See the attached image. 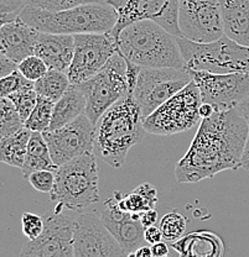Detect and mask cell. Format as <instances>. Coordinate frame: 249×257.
I'll return each mask as SVG.
<instances>
[{"label":"cell","instance_id":"28","mask_svg":"<svg viewBox=\"0 0 249 257\" xmlns=\"http://www.w3.org/2000/svg\"><path fill=\"white\" fill-rule=\"evenodd\" d=\"M25 127L17 106L9 98L0 99V138H5Z\"/></svg>","mask_w":249,"mask_h":257},{"label":"cell","instance_id":"9","mask_svg":"<svg viewBox=\"0 0 249 257\" xmlns=\"http://www.w3.org/2000/svg\"><path fill=\"white\" fill-rule=\"evenodd\" d=\"M191 80L192 74L187 68L141 67L133 95L140 106L144 119Z\"/></svg>","mask_w":249,"mask_h":257},{"label":"cell","instance_id":"15","mask_svg":"<svg viewBox=\"0 0 249 257\" xmlns=\"http://www.w3.org/2000/svg\"><path fill=\"white\" fill-rule=\"evenodd\" d=\"M44 216L45 226L39 237L29 240L20 256L33 257H74V219L62 213L47 211Z\"/></svg>","mask_w":249,"mask_h":257},{"label":"cell","instance_id":"37","mask_svg":"<svg viewBox=\"0 0 249 257\" xmlns=\"http://www.w3.org/2000/svg\"><path fill=\"white\" fill-rule=\"evenodd\" d=\"M237 109L240 111V114L244 116V119L247 120L248 127H249V95L239 104V105L237 106ZM240 168H244V170L249 171V134H248L247 145H245L244 154H243V157H242V163H240Z\"/></svg>","mask_w":249,"mask_h":257},{"label":"cell","instance_id":"40","mask_svg":"<svg viewBox=\"0 0 249 257\" xmlns=\"http://www.w3.org/2000/svg\"><path fill=\"white\" fill-rule=\"evenodd\" d=\"M140 221L144 227L152 226L157 221V211L155 209H149V210L143 211L140 214Z\"/></svg>","mask_w":249,"mask_h":257},{"label":"cell","instance_id":"12","mask_svg":"<svg viewBox=\"0 0 249 257\" xmlns=\"http://www.w3.org/2000/svg\"><path fill=\"white\" fill-rule=\"evenodd\" d=\"M117 10L118 20L111 34L118 37L125 26L140 20H152L175 36L179 29V0H107Z\"/></svg>","mask_w":249,"mask_h":257},{"label":"cell","instance_id":"41","mask_svg":"<svg viewBox=\"0 0 249 257\" xmlns=\"http://www.w3.org/2000/svg\"><path fill=\"white\" fill-rule=\"evenodd\" d=\"M151 252L154 257H166L169 256V246L166 242L159 241V242L151 245Z\"/></svg>","mask_w":249,"mask_h":257},{"label":"cell","instance_id":"19","mask_svg":"<svg viewBox=\"0 0 249 257\" xmlns=\"http://www.w3.org/2000/svg\"><path fill=\"white\" fill-rule=\"evenodd\" d=\"M74 52V36L67 34L39 32L35 55L44 60L49 68L67 72Z\"/></svg>","mask_w":249,"mask_h":257},{"label":"cell","instance_id":"8","mask_svg":"<svg viewBox=\"0 0 249 257\" xmlns=\"http://www.w3.org/2000/svg\"><path fill=\"white\" fill-rule=\"evenodd\" d=\"M77 85L87 99L86 115L96 125L107 109L130 92L127 78V61L117 52L97 74Z\"/></svg>","mask_w":249,"mask_h":257},{"label":"cell","instance_id":"4","mask_svg":"<svg viewBox=\"0 0 249 257\" xmlns=\"http://www.w3.org/2000/svg\"><path fill=\"white\" fill-rule=\"evenodd\" d=\"M19 18L40 32L76 35L111 32L117 24L118 14L108 3L79 5L60 12L25 5Z\"/></svg>","mask_w":249,"mask_h":257},{"label":"cell","instance_id":"10","mask_svg":"<svg viewBox=\"0 0 249 257\" xmlns=\"http://www.w3.org/2000/svg\"><path fill=\"white\" fill-rule=\"evenodd\" d=\"M72 62L67 69L71 84L90 79L106 66L118 52L117 39L111 32L76 34Z\"/></svg>","mask_w":249,"mask_h":257},{"label":"cell","instance_id":"42","mask_svg":"<svg viewBox=\"0 0 249 257\" xmlns=\"http://www.w3.org/2000/svg\"><path fill=\"white\" fill-rule=\"evenodd\" d=\"M132 257H151L152 256V252H151V247H149V246H140V247L136 248L135 251L130 255Z\"/></svg>","mask_w":249,"mask_h":257},{"label":"cell","instance_id":"14","mask_svg":"<svg viewBox=\"0 0 249 257\" xmlns=\"http://www.w3.org/2000/svg\"><path fill=\"white\" fill-rule=\"evenodd\" d=\"M42 134L56 166L63 165L81 155L93 152L95 124L86 112L63 126L46 130Z\"/></svg>","mask_w":249,"mask_h":257},{"label":"cell","instance_id":"24","mask_svg":"<svg viewBox=\"0 0 249 257\" xmlns=\"http://www.w3.org/2000/svg\"><path fill=\"white\" fill-rule=\"evenodd\" d=\"M113 194L117 198V204L120 210L138 215L149 209H155L157 203V189L150 183L140 184L129 194H123L119 191H116Z\"/></svg>","mask_w":249,"mask_h":257},{"label":"cell","instance_id":"16","mask_svg":"<svg viewBox=\"0 0 249 257\" xmlns=\"http://www.w3.org/2000/svg\"><path fill=\"white\" fill-rule=\"evenodd\" d=\"M74 257L127 256L118 240L95 213H82L74 218Z\"/></svg>","mask_w":249,"mask_h":257},{"label":"cell","instance_id":"31","mask_svg":"<svg viewBox=\"0 0 249 257\" xmlns=\"http://www.w3.org/2000/svg\"><path fill=\"white\" fill-rule=\"evenodd\" d=\"M28 5L40 8V9L50 10V12H60V10L71 9L86 4H101L107 3V0H26Z\"/></svg>","mask_w":249,"mask_h":257},{"label":"cell","instance_id":"36","mask_svg":"<svg viewBox=\"0 0 249 257\" xmlns=\"http://www.w3.org/2000/svg\"><path fill=\"white\" fill-rule=\"evenodd\" d=\"M25 5H28L26 0H0V28L15 20Z\"/></svg>","mask_w":249,"mask_h":257},{"label":"cell","instance_id":"32","mask_svg":"<svg viewBox=\"0 0 249 257\" xmlns=\"http://www.w3.org/2000/svg\"><path fill=\"white\" fill-rule=\"evenodd\" d=\"M18 69L25 78L31 82H36L49 71V67L39 56L31 55L18 63Z\"/></svg>","mask_w":249,"mask_h":257},{"label":"cell","instance_id":"5","mask_svg":"<svg viewBox=\"0 0 249 257\" xmlns=\"http://www.w3.org/2000/svg\"><path fill=\"white\" fill-rule=\"evenodd\" d=\"M49 194L50 200L56 203V213L62 209L79 213L100 202L97 156L91 152L57 166Z\"/></svg>","mask_w":249,"mask_h":257},{"label":"cell","instance_id":"6","mask_svg":"<svg viewBox=\"0 0 249 257\" xmlns=\"http://www.w3.org/2000/svg\"><path fill=\"white\" fill-rule=\"evenodd\" d=\"M185 67L192 71L212 73H249V46H243L227 37L207 44L178 37Z\"/></svg>","mask_w":249,"mask_h":257},{"label":"cell","instance_id":"23","mask_svg":"<svg viewBox=\"0 0 249 257\" xmlns=\"http://www.w3.org/2000/svg\"><path fill=\"white\" fill-rule=\"evenodd\" d=\"M56 168H57V166L53 163L49 150V145L45 140L44 134L39 133V131H33L28 144V152H26L25 162H24L23 167H21L24 178L28 179V177L35 172V171H55Z\"/></svg>","mask_w":249,"mask_h":257},{"label":"cell","instance_id":"1","mask_svg":"<svg viewBox=\"0 0 249 257\" xmlns=\"http://www.w3.org/2000/svg\"><path fill=\"white\" fill-rule=\"evenodd\" d=\"M249 127L237 108L215 110L200 126L185 156L176 163L179 183H197L240 167Z\"/></svg>","mask_w":249,"mask_h":257},{"label":"cell","instance_id":"13","mask_svg":"<svg viewBox=\"0 0 249 257\" xmlns=\"http://www.w3.org/2000/svg\"><path fill=\"white\" fill-rule=\"evenodd\" d=\"M192 79L199 87L202 103H208L215 110L237 108L249 95V73H212L192 71Z\"/></svg>","mask_w":249,"mask_h":257},{"label":"cell","instance_id":"35","mask_svg":"<svg viewBox=\"0 0 249 257\" xmlns=\"http://www.w3.org/2000/svg\"><path fill=\"white\" fill-rule=\"evenodd\" d=\"M28 181L37 192L50 193L55 184V171L39 170L28 177Z\"/></svg>","mask_w":249,"mask_h":257},{"label":"cell","instance_id":"43","mask_svg":"<svg viewBox=\"0 0 249 257\" xmlns=\"http://www.w3.org/2000/svg\"><path fill=\"white\" fill-rule=\"evenodd\" d=\"M215 112V108H213L211 104L208 103H202L200 106V116L201 119H205V117L211 116V115Z\"/></svg>","mask_w":249,"mask_h":257},{"label":"cell","instance_id":"26","mask_svg":"<svg viewBox=\"0 0 249 257\" xmlns=\"http://www.w3.org/2000/svg\"><path fill=\"white\" fill-rule=\"evenodd\" d=\"M71 85L67 72L49 68L40 79L34 82V88L39 95L57 101Z\"/></svg>","mask_w":249,"mask_h":257},{"label":"cell","instance_id":"2","mask_svg":"<svg viewBox=\"0 0 249 257\" xmlns=\"http://www.w3.org/2000/svg\"><path fill=\"white\" fill-rule=\"evenodd\" d=\"M144 117L133 92L127 93L102 114L95 125L93 152L113 168H120L134 145L141 143Z\"/></svg>","mask_w":249,"mask_h":257},{"label":"cell","instance_id":"20","mask_svg":"<svg viewBox=\"0 0 249 257\" xmlns=\"http://www.w3.org/2000/svg\"><path fill=\"white\" fill-rule=\"evenodd\" d=\"M184 257H221L224 255V243L218 235L208 230H197L184 235L170 243Z\"/></svg>","mask_w":249,"mask_h":257},{"label":"cell","instance_id":"29","mask_svg":"<svg viewBox=\"0 0 249 257\" xmlns=\"http://www.w3.org/2000/svg\"><path fill=\"white\" fill-rule=\"evenodd\" d=\"M187 227V219L179 211L174 210L165 214L160 220V230L162 232V239L166 242H174L185 235Z\"/></svg>","mask_w":249,"mask_h":257},{"label":"cell","instance_id":"38","mask_svg":"<svg viewBox=\"0 0 249 257\" xmlns=\"http://www.w3.org/2000/svg\"><path fill=\"white\" fill-rule=\"evenodd\" d=\"M144 237H145V242L150 243V245H154V243L162 240V232L160 230V227L152 225V226L145 227V230H144Z\"/></svg>","mask_w":249,"mask_h":257},{"label":"cell","instance_id":"21","mask_svg":"<svg viewBox=\"0 0 249 257\" xmlns=\"http://www.w3.org/2000/svg\"><path fill=\"white\" fill-rule=\"evenodd\" d=\"M224 35L249 46V0H219Z\"/></svg>","mask_w":249,"mask_h":257},{"label":"cell","instance_id":"30","mask_svg":"<svg viewBox=\"0 0 249 257\" xmlns=\"http://www.w3.org/2000/svg\"><path fill=\"white\" fill-rule=\"evenodd\" d=\"M37 96H39V94L35 90L34 85H29V87L23 88V89L13 93L9 96V99H12L14 105L17 106L19 114H20L21 119L24 121L28 119L29 115L34 110L35 105L37 103Z\"/></svg>","mask_w":249,"mask_h":257},{"label":"cell","instance_id":"34","mask_svg":"<svg viewBox=\"0 0 249 257\" xmlns=\"http://www.w3.org/2000/svg\"><path fill=\"white\" fill-rule=\"evenodd\" d=\"M45 226L44 216H40L37 214L25 211L21 215V227L23 232L29 240H35L40 236Z\"/></svg>","mask_w":249,"mask_h":257},{"label":"cell","instance_id":"17","mask_svg":"<svg viewBox=\"0 0 249 257\" xmlns=\"http://www.w3.org/2000/svg\"><path fill=\"white\" fill-rule=\"evenodd\" d=\"M100 216L104 225L120 243L127 256H130L136 248L143 246L145 241V227L141 224L140 215L120 210L114 194L104 202V208Z\"/></svg>","mask_w":249,"mask_h":257},{"label":"cell","instance_id":"18","mask_svg":"<svg viewBox=\"0 0 249 257\" xmlns=\"http://www.w3.org/2000/svg\"><path fill=\"white\" fill-rule=\"evenodd\" d=\"M39 32L20 18L5 24L0 28V53L15 63L35 55Z\"/></svg>","mask_w":249,"mask_h":257},{"label":"cell","instance_id":"22","mask_svg":"<svg viewBox=\"0 0 249 257\" xmlns=\"http://www.w3.org/2000/svg\"><path fill=\"white\" fill-rule=\"evenodd\" d=\"M87 99L85 93L77 84H71L63 95L53 105L52 119L49 130H55L68 122L73 121L76 117L86 111Z\"/></svg>","mask_w":249,"mask_h":257},{"label":"cell","instance_id":"11","mask_svg":"<svg viewBox=\"0 0 249 257\" xmlns=\"http://www.w3.org/2000/svg\"><path fill=\"white\" fill-rule=\"evenodd\" d=\"M181 37L207 44L224 35L219 0H179Z\"/></svg>","mask_w":249,"mask_h":257},{"label":"cell","instance_id":"7","mask_svg":"<svg viewBox=\"0 0 249 257\" xmlns=\"http://www.w3.org/2000/svg\"><path fill=\"white\" fill-rule=\"evenodd\" d=\"M201 104L200 89L192 79L144 119V128L146 133L159 136L186 133L202 120L200 116Z\"/></svg>","mask_w":249,"mask_h":257},{"label":"cell","instance_id":"25","mask_svg":"<svg viewBox=\"0 0 249 257\" xmlns=\"http://www.w3.org/2000/svg\"><path fill=\"white\" fill-rule=\"evenodd\" d=\"M33 131L23 127L5 138H0V162L13 167H23L25 162L28 144Z\"/></svg>","mask_w":249,"mask_h":257},{"label":"cell","instance_id":"33","mask_svg":"<svg viewBox=\"0 0 249 257\" xmlns=\"http://www.w3.org/2000/svg\"><path fill=\"white\" fill-rule=\"evenodd\" d=\"M29 85H34V82L25 78L17 68L12 73L0 78V99L9 98L13 93L29 87Z\"/></svg>","mask_w":249,"mask_h":257},{"label":"cell","instance_id":"39","mask_svg":"<svg viewBox=\"0 0 249 257\" xmlns=\"http://www.w3.org/2000/svg\"><path fill=\"white\" fill-rule=\"evenodd\" d=\"M17 68H18L17 63L10 61L9 58H7L5 56H3L2 53H0V78L7 76V74L12 73V72L15 71Z\"/></svg>","mask_w":249,"mask_h":257},{"label":"cell","instance_id":"27","mask_svg":"<svg viewBox=\"0 0 249 257\" xmlns=\"http://www.w3.org/2000/svg\"><path fill=\"white\" fill-rule=\"evenodd\" d=\"M53 105H55V101L51 99L41 95L37 96V103L34 110L25 120V127L31 131H39V133L49 130L51 119H52Z\"/></svg>","mask_w":249,"mask_h":257},{"label":"cell","instance_id":"3","mask_svg":"<svg viewBox=\"0 0 249 257\" xmlns=\"http://www.w3.org/2000/svg\"><path fill=\"white\" fill-rule=\"evenodd\" d=\"M178 37L152 20L135 21L118 35V52L140 67L186 68Z\"/></svg>","mask_w":249,"mask_h":257}]
</instances>
